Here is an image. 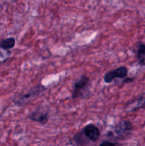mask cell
I'll use <instances>...</instances> for the list:
<instances>
[{
  "instance_id": "6da1fadb",
  "label": "cell",
  "mask_w": 145,
  "mask_h": 146,
  "mask_svg": "<svg viewBox=\"0 0 145 146\" xmlns=\"http://www.w3.org/2000/svg\"><path fill=\"white\" fill-rule=\"evenodd\" d=\"M45 87H44L41 85H37L36 86L34 87L31 90L28 91L26 94L23 95L18 96L14 99V102L17 106H23L26 105L31 101L35 99L40 94L42 91H44Z\"/></svg>"
},
{
  "instance_id": "7a4b0ae2",
  "label": "cell",
  "mask_w": 145,
  "mask_h": 146,
  "mask_svg": "<svg viewBox=\"0 0 145 146\" xmlns=\"http://www.w3.org/2000/svg\"><path fill=\"white\" fill-rule=\"evenodd\" d=\"M90 86V78L85 75H82L74 85L72 91V98H78L82 96L84 93L88 89Z\"/></svg>"
},
{
  "instance_id": "3957f363",
  "label": "cell",
  "mask_w": 145,
  "mask_h": 146,
  "mask_svg": "<svg viewBox=\"0 0 145 146\" xmlns=\"http://www.w3.org/2000/svg\"><path fill=\"white\" fill-rule=\"evenodd\" d=\"M133 129L132 124L129 121H122L119 122L115 128V132L118 138H124L128 136Z\"/></svg>"
},
{
  "instance_id": "277c9868",
  "label": "cell",
  "mask_w": 145,
  "mask_h": 146,
  "mask_svg": "<svg viewBox=\"0 0 145 146\" xmlns=\"http://www.w3.org/2000/svg\"><path fill=\"white\" fill-rule=\"evenodd\" d=\"M128 70L126 67L121 66L119 68H116L114 71H110L107 73L104 76V81L105 83L112 82L115 78H124L127 76Z\"/></svg>"
},
{
  "instance_id": "5b68a950",
  "label": "cell",
  "mask_w": 145,
  "mask_h": 146,
  "mask_svg": "<svg viewBox=\"0 0 145 146\" xmlns=\"http://www.w3.org/2000/svg\"><path fill=\"white\" fill-rule=\"evenodd\" d=\"M144 108H145V93L128 103L125 106V110L127 112H134Z\"/></svg>"
},
{
  "instance_id": "8992f818",
  "label": "cell",
  "mask_w": 145,
  "mask_h": 146,
  "mask_svg": "<svg viewBox=\"0 0 145 146\" xmlns=\"http://www.w3.org/2000/svg\"><path fill=\"white\" fill-rule=\"evenodd\" d=\"M82 133L85 135V137H87L90 141H92V142L98 141L100 136V131L99 128L92 124L86 125L82 130Z\"/></svg>"
},
{
  "instance_id": "52a82bcc",
  "label": "cell",
  "mask_w": 145,
  "mask_h": 146,
  "mask_svg": "<svg viewBox=\"0 0 145 146\" xmlns=\"http://www.w3.org/2000/svg\"><path fill=\"white\" fill-rule=\"evenodd\" d=\"M28 118L35 122L41 124H45L48 122V114L41 111H34L28 116Z\"/></svg>"
},
{
  "instance_id": "ba28073f",
  "label": "cell",
  "mask_w": 145,
  "mask_h": 146,
  "mask_svg": "<svg viewBox=\"0 0 145 146\" xmlns=\"http://www.w3.org/2000/svg\"><path fill=\"white\" fill-rule=\"evenodd\" d=\"M136 58H137L138 63L140 66H145V44H139L138 47L137 54H136Z\"/></svg>"
},
{
  "instance_id": "9c48e42d",
  "label": "cell",
  "mask_w": 145,
  "mask_h": 146,
  "mask_svg": "<svg viewBox=\"0 0 145 146\" xmlns=\"http://www.w3.org/2000/svg\"><path fill=\"white\" fill-rule=\"evenodd\" d=\"M10 55H11V52L9 50L4 48L0 45V64L4 63L7 59H9Z\"/></svg>"
},
{
  "instance_id": "30bf717a",
  "label": "cell",
  "mask_w": 145,
  "mask_h": 146,
  "mask_svg": "<svg viewBox=\"0 0 145 146\" xmlns=\"http://www.w3.org/2000/svg\"><path fill=\"white\" fill-rule=\"evenodd\" d=\"M15 45V39L13 38H8L7 39L2 41L1 43V46L4 48H7V49H10V48H13Z\"/></svg>"
},
{
  "instance_id": "8fae6325",
  "label": "cell",
  "mask_w": 145,
  "mask_h": 146,
  "mask_svg": "<svg viewBox=\"0 0 145 146\" xmlns=\"http://www.w3.org/2000/svg\"><path fill=\"white\" fill-rule=\"evenodd\" d=\"M100 146H115V144L112 142H109V141H104L100 145Z\"/></svg>"
},
{
  "instance_id": "7c38bea8",
  "label": "cell",
  "mask_w": 145,
  "mask_h": 146,
  "mask_svg": "<svg viewBox=\"0 0 145 146\" xmlns=\"http://www.w3.org/2000/svg\"><path fill=\"white\" fill-rule=\"evenodd\" d=\"M134 78H125V80L124 81L123 83H129V82H132V81H134Z\"/></svg>"
}]
</instances>
